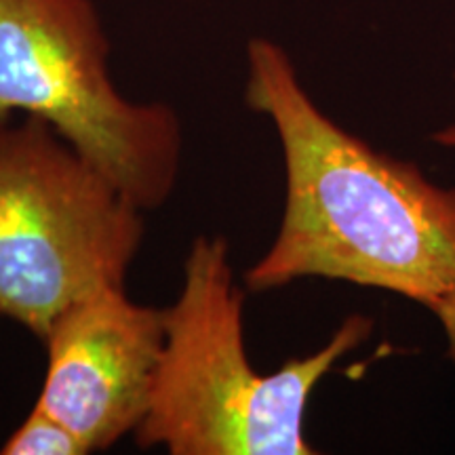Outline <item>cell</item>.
<instances>
[{
  "instance_id": "7",
  "label": "cell",
  "mask_w": 455,
  "mask_h": 455,
  "mask_svg": "<svg viewBox=\"0 0 455 455\" xmlns=\"http://www.w3.org/2000/svg\"><path fill=\"white\" fill-rule=\"evenodd\" d=\"M426 308L435 312V316L439 318L443 329H445L449 339V356H451L455 363V291L428 301Z\"/></svg>"
},
{
  "instance_id": "4",
  "label": "cell",
  "mask_w": 455,
  "mask_h": 455,
  "mask_svg": "<svg viewBox=\"0 0 455 455\" xmlns=\"http://www.w3.org/2000/svg\"><path fill=\"white\" fill-rule=\"evenodd\" d=\"M91 0H0V121H47L141 212L180 178L184 129L167 104L124 98Z\"/></svg>"
},
{
  "instance_id": "1",
  "label": "cell",
  "mask_w": 455,
  "mask_h": 455,
  "mask_svg": "<svg viewBox=\"0 0 455 455\" xmlns=\"http://www.w3.org/2000/svg\"><path fill=\"white\" fill-rule=\"evenodd\" d=\"M244 101L281 140L287 198L278 235L244 283L270 291L321 276L419 304L455 291V190L333 123L268 38L247 44Z\"/></svg>"
},
{
  "instance_id": "6",
  "label": "cell",
  "mask_w": 455,
  "mask_h": 455,
  "mask_svg": "<svg viewBox=\"0 0 455 455\" xmlns=\"http://www.w3.org/2000/svg\"><path fill=\"white\" fill-rule=\"evenodd\" d=\"M3 455H84L89 449L74 432L43 409L32 407L28 418L0 447Z\"/></svg>"
},
{
  "instance_id": "3",
  "label": "cell",
  "mask_w": 455,
  "mask_h": 455,
  "mask_svg": "<svg viewBox=\"0 0 455 455\" xmlns=\"http://www.w3.org/2000/svg\"><path fill=\"white\" fill-rule=\"evenodd\" d=\"M144 213L47 121H0V316L43 339L76 299L124 289Z\"/></svg>"
},
{
  "instance_id": "2",
  "label": "cell",
  "mask_w": 455,
  "mask_h": 455,
  "mask_svg": "<svg viewBox=\"0 0 455 455\" xmlns=\"http://www.w3.org/2000/svg\"><path fill=\"white\" fill-rule=\"evenodd\" d=\"M244 295L235 283L230 244L198 236L184 264L178 299L163 308L164 346L140 447L171 455H310L304 413L315 386L371 333L352 315L315 355L258 373L243 331Z\"/></svg>"
},
{
  "instance_id": "5",
  "label": "cell",
  "mask_w": 455,
  "mask_h": 455,
  "mask_svg": "<svg viewBox=\"0 0 455 455\" xmlns=\"http://www.w3.org/2000/svg\"><path fill=\"white\" fill-rule=\"evenodd\" d=\"M47 373L36 405L91 451L116 445L144 422L164 346L163 310L124 289L93 291L61 310L49 331Z\"/></svg>"
}]
</instances>
